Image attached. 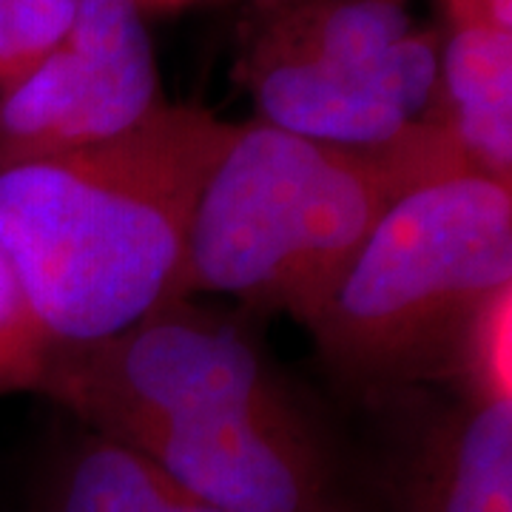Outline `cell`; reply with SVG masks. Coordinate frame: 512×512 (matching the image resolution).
<instances>
[{"mask_svg": "<svg viewBox=\"0 0 512 512\" xmlns=\"http://www.w3.org/2000/svg\"><path fill=\"white\" fill-rule=\"evenodd\" d=\"M231 126L163 103L109 143L0 165V248L49 348L180 302L197 200Z\"/></svg>", "mask_w": 512, "mask_h": 512, "instance_id": "6da1fadb", "label": "cell"}, {"mask_svg": "<svg viewBox=\"0 0 512 512\" xmlns=\"http://www.w3.org/2000/svg\"><path fill=\"white\" fill-rule=\"evenodd\" d=\"M424 143L356 151L234 123L197 200L180 302L220 293L311 328L384 211L441 177Z\"/></svg>", "mask_w": 512, "mask_h": 512, "instance_id": "7a4b0ae2", "label": "cell"}, {"mask_svg": "<svg viewBox=\"0 0 512 512\" xmlns=\"http://www.w3.org/2000/svg\"><path fill=\"white\" fill-rule=\"evenodd\" d=\"M512 288V185L444 174L373 225L308 330L342 373L370 382L458 365L481 308Z\"/></svg>", "mask_w": 512, "mask_h": 512, "instance_id": "3957f363", "label": "cell"}, {"mask_svg": "<svg viewBox=\"0 0 512 512\" xmlns=\"http://www.w3.org/2000/svg\"><path fill=\"white\" fill-rule=\"evenodd\" d=\"M35 390L103 439L146 424L288 404L254 342L188 302L165 305L92 345L49 350Z\"/></svg>", "mask_w": 512, "mask_h": 512, "instance_id": "277c9868", "label": "cell"}, {"mask_svg": "<svg viewBox=\"0 0 512 512\" xmlns=\"http://www.w3.org/2000/svg\"><path fill=\"white\" fill-rule=\"evenodd\" d=\"M140 0H77L66 37L0 94V165L100 146L163 106Z\"/></svg>", "mask_w": 512, "mask_h": 512, "instance_id": "5b68a950", "label": "cell"}, {"mask_svg": "<svg viewBox=\"0 0 512 512\" xmlns=\"http://www.w3.org/2000/svg\"><path fill=\"white\" fill-rule=\"evenodd\" d=\"M109 441L220 512H328L325 458L291 404L146 424Z\"/></svg>", "mask_w": 512, "mask_h": 512, "instance_id": "8992f818", "label": "cell"}, {"mask_svg": "<svg viewBox=\"0 0 512 512\" xmlns=\"http://www.w3.org/2000/svg\"><path fill=\"white\" fill-rule=\"evenodd\" d=\"M251 40L359 77L413 123L436 106L441 35L416 23L407 0H282Z\"/></svg>", "mask_w": 512, "mask_h": 512, "instance_id": "52a82bcc", "label": "cell"}, {"mask_svg": "<svg viewBox=\"0 0 512 512\" xmlns=\"http://www.w3.org/2000/svg\"><path fill=\"white\" fill-rule=\"evenodd\" d=\"M242 74L262 123L316 143L384 151L424 123L407 120L359 77L262 40H251Z\"/></svg>", "mask_w": 512, "mask_h": 512, "instance_id": "ba28073f", "label": "cell"}, {"mask_svg": "<svg viewBox=\"0 0 512 512\" xmlns=\"http://www.w3.org/2000/svg\"><path fill=\"white\" fill-rule=\"evenodd\" d=\"M399 512H512V399H467L433 421L396 481Z\"/></svg>", "mask_w": 512, "mask_h": 512, "instance_id": "9c48e42d", "label": "cell"}, {"mask_svg": "<svg viewBox=\"0 0 512 512\" xmlns=\"http://www.w3.org/2000/svg\"><path fill=\"white\" fill-rule=\"evenodd\" d=\"M430 120L461 165L512 185V32L495 26H450L441 37L439 92Z\"/></svg>", "mask_w": 512, "mask_h": 512, "instance_id": "30bf717a", "label": "cell"}, {"mask_svg": "<svg viewBox=\"0 0 512 512\" xmlns=\"http://www.w3.org/2000/svg\"><path fill=\"white\" fill-rule=\"evenodd\" d=\"M46 512H220L188 495L148 458L92 436L57 470Z\"/></svg>", "mask_w": 512, "mask_h": 512, "instance_id": "8fae6325", "label": "cell"}, {"mask_svg": "<svg viewBox=\"0 0 512 512\" xmlns=\"http://www.w3.org/2000/svg\"><path fill=\"white\" fill-rule=\"evenodd\" d=\"M77 0H0V94L66 37Z\"/></svg>", "mask_w": 512, "mask_h": 512, "instance_id": "7c38bea8", "label": "cell"}, {"mask_svg": "<svg viewBox=\"0 0 512 512\" xmlns=\"http://www.w3.org/2000/svg\"><path fill=\"white\" fill-rule=\"evenodd\" d=\"M512 288L490 299L464 336L458 367L470 376L473 399H512Z\"/></svg>", "mask_w": 512, "mask_h": 512, "instance_id": "4fadbf2b", "label": "cell"}, {"mask_svg": "<svg viewBox=\"0 0 512 512\" xmlns=\"http://www.w3.org/2000/svg\"><path fill=\"white\" fill-rule=\"evenodd\" d=\"M49 350L23 299L15 268L0 248V390H35Z\"/></svg>", "mask_w": 512, "mask_h": 512, "instance_id": "5bb4252c", "label": "cell"}, {"mask_svg": "<svg viewBox=\"0 0 512 512\" xmlns=\"http://www.w3.org/2000/svg\"><path fill=\"white\" fill-rule=\"evenodd\" d=\"M450 26H495L512 32V0H441Z\"/></svg>", "mask_w": 512, "mask_h": 512, "instance_id": "9a60e30c", "label": "cell"}, {"mask_svg": "<svg viewBox=\"0 0 512 512\" xmlns=\"http://www.w3.org/2000/svg\"><path fill=\"white\" fill-rule=\"evenodd\" d=\"M140 3H185V0H140Z\"/></svg>", "mask_w": 512, "mask_h": 512, "instance_id": "2e32d148", "label": "cell"}]
</instances>
